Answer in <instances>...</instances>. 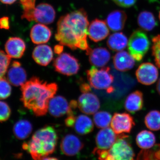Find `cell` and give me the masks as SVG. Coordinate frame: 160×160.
Here are the masks:
<instances>
[{"label": "cell", "instance_id": "cell-38", "mask_svg": "<svg viewBox=\"0 0 160 160\" xmlns=\"http://www.w3.org/2000/svg\"><path fill=\"white\" fill-rule=\"evenodd\" d=\"M9 18L4 17L0 18V28L2 29H9Z\"/></svg>", "mask_w": 160, "mask_h": 160}, {"label": "cell", "instance_id": "cell-27", "mask_svg": "<svg viewBox=\"0 0 160 160\" xmlns=\"http://www.w3.org/2000/svg\"><path fill=\"white\" fill-rule=\"evenodd\" d=\"M136 141L138 146L141 149H148L154 146L156 142V138L151 132L143 130L138 133Z\"/></svg>", "mask_w": 160, "mask_h": 160}, {"label": "cell", "instance_id": "cell-4", "mask_svg": "<svg viewBox=\"0 0 160 160\" xmlns=\"http://www.w3.org/2000/svg\"><path fill=\"white\" fill-rule=\"evenodd\" d=\"M127 135L119 134L112 146L107 150L95 148L93 153L99 160H135V154Z\"/></svg>", "mask_w": 160, "mask_h": 160}, {"label": "cell", "instance_id": "cell-35", "mask_svg": "<svg viewBox=\"0 0 160 160\" xmlns=\"http://www.w3.org/2000/svg\"><path fill=\"white\" fill-rule=\"evenodd\" d=\"M11 114V110L8 104L0 101V122H3L9 119Z\"/></svg>", "mask_w": 160, "mask_h": 160}, {"label": "cell", "instance_id": "cell-15", "mask_svg": "<svg viewBox=\"0 0 160 160\" xmlns=\"http://www.w3.org/2000/svg\"><path fill=\"white\" fill-rule=\"evenodd\" d=\"M27 73L21 63L13 61L7 72V80L10 84L15 86H22L26 82Z\"/></svg>", "mask_w": 160, "mask_h": 160}, {"label": "cell", "instance_id": "cell-19", "mask_svg": "<svg viewBox=\"0 0 160 160\" xmlns=\"http://www.w3.org/2000/svg\"><path fill=\"white\" fill-rule=\"evenodd\" d=\"M32 57L38 65L46 66L53 59V52L51 47L48 45H39L33 49Z\"/></svg>", "mask_w": 160, "mask_h": 160}, {"label": "cell", "instance_id": "cell-13", "mask_svg": "<svg viewBox=\"0 0 160 160\" xmlns=\"http://www.w3.org/2000/svg\"><path fill=\"white\" fill-rule=\"evenodd\" d=\"M55 17V10L50 4L41 3L36 7L34 21L40 24L49 25L54 22Z\"/></svg>", "mask_w": 160, "mask_h": 160}, {"label": "cell", "instance_id": "cell-26", "mask_svg": "<svg viewBox=\"0 0 160 160\" xmlns=\"http://www.w3.org/2000/svg\"><path fill=\"white\" fill-rule=\"evenodd\" d=\"M32 131V126L31 122L27 120H19L14 124L13 132L18 139H26L29 137Z\"/></svg>", "mask_w": 160, "mask_h": 160}, {"label": "cell", "instance_id": "cell-23", "mask_svg": "<svg viewBox=\"0 0 160 160\" xmlns=\"http://www.w3.org/2000/svg\"><path fill=\"white\" fill-rule=\"evenodd\" d=\"M144 106L143 95L142 92L137 90L132 92L126 98L125 109L131 113H135L142 109Z\"/></svg>", "mask_w": 160, "mask_h": 160}, {"label": "cell", "instance_id": "cell-42", "mask_svg": "<svg viewBox=\"0 0 160 160\" xmlns=\"http://www.w3.org/2000/svg\"><path fill=\"white\" fill-rule=\"evenodd\" d=\"M157 90L159 94L160 95V78L158 81L157 85Z\"/></svg>", "mask_w": 160, "mask_h": 160}, {"label": "cell", "instance_id": "cell-28", "mask_svg": "<svg viewBox=\"0 0 160 160\" xmlns=\"http://www.w3.org/2000/svg\"><path fill=\"white\" fill-rule=\"evenodd\" d=\"M139 26L146 31H151L158 25L155 18L152 12L147 11L142 12L138 18Z\"/></svg>", "mask_w": 160, "mask_h": 160}, {"label": "cell", "instance_id": "cell-41", "mask_svg": "<svg viewBox=\"0 0 160 160\" xmlns=\"http://www.w3.org/2000/svg\"><path fill=\"white\" fill-rule=\"evenodd\" d=\"M17 0H0L2 3L8 5H11L13 4L15 2H16Z\"/></svg>", "mask_w": 160, "mask_h": 160}, {"label": "cell", "instance_id": "cell-14", "mask_svg": "<svg viewBox=\"0 0 160 160\" xmlns=\"http://www.w3.org/2000/svg\"><path fill=\"white\" fill-rule=\"evenodd\" d=\"M119 134H117L112 128H103L100 130L96 137V149L107 150L113 145L118 138Z\"/></svg>", "mask_w": 160, "mask_h": 160}, {"label": "cell", "instance_id": "cell-16", "mask_svg": "<svg viewBox=\"0 0 160 160\" xmlns=\"http://www.w3.org/2000/svg\"><path fill=\"white\" fill-rule=\"evenodd\" d=\"M69 109V103L62 96L53 97L49 101L48 111L53 117H62L68 114Z\"/></svg>", "mask_w": 160, "mask_h": 160}, {"label": "cell", "instance_id": "cell-11", "mask_svg": "<svg viewBox=\"0 0 160 160\" xmlns=\"http://www.w3.org/2000/svg\"><path fill=\"white\" fill-rule=\"evenodd\" d=\"M84 144L79 138L72 134H68L62 139L60 144L61 151L67 156H74L84 147Z\"/></svg>", "mask_w": 160, "mask_h": 160}, {"label": "cell", "instance_id": "cell-5", "mask_svg": "<svg viewBox=\"0 0 160 160\" xmlns=\"http://www.w3.org/2000/svg\"><path fill=\"white\" fill-rule=\"evenodd\" d=\"M110 71L109 67L99 69L93 66L87 70V79L90 86L95 89H105L108 92H112L113 89L111 85L114 81V77Z\"/></svg>", "mask_w": 160, "mask_h": 160}, {"label": "cell", "instance_id": "cell-24", "mask_svg": "<svg viewBox=\"0 0 160 160\" xmlns=\"http://www.w3.org/2000/svg\"><path fill=\"white\" fill-rule=\"evenodd\" d=\"M73 127L78 134L85 135L93 131L94 125L90 118L82 114L77 117Z\"/></svg>", "mask_w": 160, "mask_h": 160}, {"label": "cell", "instance_id": "cell-3", "mask_svg": "<svg viewBox=\"0 0 160 160\" xmlns=\"http://www.w3.org/2000/svg\"><path fill=\"white\" fill-rule=\"evenodd\" d=\"M58 135L52 126H45L37 130L22 148L31 156L33 160H42L52 154L57 145Z\"/></svg>", "mask_w": 160, "mask_h": 160}, {"label": "cell", "instance_id": "cell-7", "mask_svg": "<svg viewBox=\"0 0 160 160\" xmlns=\"http://www.w3.org/2000/svg\"><path fill=\"white\" fill-rule=\"evenodd\" d=\"M55 70L61 74L71 76L77 74L80 69L78 60L69 53H61L53 61Z\"/></svg>", "mask_w": 160, "mask_h": 160}, {"label": "cell", "instance_id": "cell-17", "mask_svg": "<svg viewBox=\"0 0 160 160\" xmlns=\"http://www.w3.org/2000/svg\"><path fill=\"white\" fill-rule=\"evenodd\" d=\"M86 54L89 56V62L91 65L96 67H104L109 62L111 58L109 52L103 47L91 49Z\"/></svg>", "mask_w": 160, "mask_h": 160}, {"label": "cell", "instance_id": "cell-10", "mask_svg": "<svg viewBox=\"0 0 160 160\" xmlns=\"http://www.w3.org/2000/svg\"><path fill=\"white\" fill-rule=\"evenodd\" d=\"M78 104L80 111L88 115L94 114L100 107L98 98L90 91L82 92L78 98Z\"/></svg>", "mask_w": 160, "mask_h": 160}, {"label": "cell", "instance_id": "cell-20", "mask_svg": "<svg viewBox=\"0 0 160 160\" xmlns=\"http://www.w3.org/2000/svg\"><path fill=\"white\" fill-rule=\"evenodd\" d=\"M32 42L35 44L48 42L52 36V32L49 27L44 24L35 25L32 28L30 33Z\"/></svg>", "mask_w": 160, "mask_h": 160}, {"label": "cell", "instance_id": "cell-31", "mask_svg": "<svg viewBox=\"0 0 160 160\" xmlns=\"http://www.w3.org/2000/svg\"><path fill=\"white\" fill-rule=\"evenodd\" d=\"M93 122L98 128L108 127L111 122L112 116L108 112H97L93 116Z\"/></svg>", "mask_w": 160, "mask_h": 160}, {"label": "cell", "instance_id": "cell-25", "mask_svg": "<svg viewBox=\"0 0 160 160\" xmlns=\"http://www.w3.org/2000/svg\"><path fill=\"white\" fill-rule=\"evenodd\" d=\"M127 37L123 32H115L109 36L107 42L109 49L113 51L120 52L126 49L128 45Z\"/></svg>", "mask_w": 160, "mask_h": 160}, {"label": "cell", "instance_id": "cell-12", "mask_svg": "<svg viewBox=\"0 0 160 160\" xmlns=\"http://www.w3.org/2000/svg\"><path fill=\"white\" fill-rule=\"evenodd\" d=\"M109 34V27L105 21L95 19L89 24L88 35L89 38L95 42L106 39Z\"/></svg>", "mask_w": 160, "mask_h": 160}, {"label": "cell", "instance_id": "cell-36", "mask_svg": "<svg viewBox=\"0 0 160 160\" xmlns=\"http://www.w3.org/2000/svg\"><path fill=\"white\" fill-rule=\"evenodd\" d=\"M118 6L123 8H129L136 2L137 0H112Z\"/></svg>", "mask_w": 160, "mask_h": 160}, {"label": "cell", "instance_id": "cell-33", "mask_svg": "<svg viewBox=\"0 0 160 160\" xmlns=\"http://www.w3.org/2000/svg\"><path fill=\"white\" fill-rule=\"evenodd\" d=\"M11 58L0 49V78H3L10 65Z\"/></svg>", "mask_w": 160, "mask_h": 160}, {"label": "cell", "instance_id": "cell-30", "mask_svg": "<svg viewBox=\"0 0 160 160\" xmlns=\"http://www.w3.org/2000/svg\"><path fill=\"white\" fill-rule=\"evenodd\" d=\"M145 123L146 127L153 131L160 129V112L152 110L146 115L145 118Z\"/></svg>", "mask_w": 160, "mask_h": 160}, {"label": "cell", "instance_id": "cell-6", "mask_svg": "<svg viewBox=\"0 0 160 160\" xmlns=\"http://www.w3.org/2000/svg\"><path fill=\"white\" fill-rule=\"evenodd\" d=\"M149 46L150 42L147 35L139 29L132 32L128 41L129 53L138 62L142 60L149 50Z\"/></svg>", "mask_w": 160, "mask_h": 160}, {"label": "cell", "instance_id": "cell-40", "mask_svg": "<svg viewBox=\"0 0 160 160\" xmlns=\"http://www.w3.org/2000/svg\"><path fill=\"white\" fill-rule=\"evenodd\" d=\"M90 86L87 83H84L81 85L80 87V90L82 92H87L90 91Z\"/></svg>", "mask_w": 160, "mask_h": 160}, {"label": "cell", "instance_id": "cell-8", "mask_svg": "<svg viewBox=\"0 0 160 160\" xmlns=\"http://www.w3.org/2000/svg\"><path fill=\"white\" fill-rule=\"evenodd\" d=\"M135 125L133 118L126 112L114 113L112 118L111 128L117 134L129 133Z\"/></svg>", "mask_w": 160, "mask_h": 160}, {"label": "cell", "instance_id": "cell-44", "mask_svg": "<svg viewBox=\"0 0 160 160\" xmlns=\"http://www.w3.org/2000/svg\"><path fill=\"white\" fill-rule=\"evenodd\" d=\"M159 19L160 20V11L159 12Z\"/></svg>", "mask_w": 160, "mask_h": 160}, {"label": "cell", "instance_id": "cell-43", "mask_svg": "<svg viewBox=\"0 0 160 160\" xmlns=\"http://www.w3.org/2000/svg\"><path fill=\"white\" fill-rule=\"evenodd\" d=\"M42 160H59L58 159L53 157H46L43 158Z\"/></svg>", "mask_w": 160, "mask_h": 160}, {"label": "cell", "instance_id": "cell-18", "mask_svg": "<svg viewBox=\"0 0 160 160\" xmlns=\"http://www.w3.org/2000/svg\"><path fill=\"white\" fill-rule=\"evenodd\" d=\"M6 54L13 58H21L26 49V45L22 39L18 37H11L7 40L5 44Z\"/></svg>", "mask_w": 160, "mask_h": 160}, {"label": "cell", "instance_id": "cell-39", "mask_svg": "<svg viewBox=\"0 0 160 160\" xmlns=\"http://www.w3.org/2000/svg\"><path fill=\"white\" fill-rule=\"evenodd\" d=\"M64 49V47L63 45L60 44V45H56L54 46V52L56 54H61L62 53Z\"/></svg>", "mask_w": 160, "mask_h": 160}, {"label": "cell", "instance_id": "cell-37", "mask_svg": "<svg viewBox=\"0 0 160 160\" xmlns=\"http://www.w3.org/2000/svg\"><path fill=\"white\" fill-rule=\"evenodd\" d=\"M76 117L75 115H67V118L65 120V125L66 126L69 127H73Z\"/></svg>", "mask_w": 160, "mask_h": 160}, {"label": "cell", "instance_id": "cell-29", "mask_svg": "<svg viewBox=\"0 0 160 160\" xmlns=\"http://www.w3.org/2000/svg\"><path fill=\"white\" fill-rule=\"evenodd\" d=\"M19 1L23 9L22 19H25L29 22L34 21V12L36 0H19Z\"/></svg>", "mask_w": 160, "mask_h": 160}, {"label": "cell", "instance_id": "cell-2", "mask_svg": "<svg viewBox=\"0 0 160 160\" xmlns=\"http://www.w3.org/2000/svg\"><path fill=\"white\" fill-rule=\"evenodd\" d=\"M21 101L24 107L41 117L47 113L49 101L57 92L58 86L33 77L21 86Z\"/></svg>", "mask_w": 160, "mask_h": 160}, {"label": "cell", "instance_id": "cell-9", "mask_svg": "<svg viewBox=\"0 0 160 160\" xmlns=\"http://www.w3.org/2000/svg\"><path fill=\"white\" fill-rule=\"evenodd\" d=\"M136 76L139 82L149 86L156 82L158 77V71L152 63H143L137 69Z\"/></svg>", "mask_w": 160, "mask_h": 160}, {"label": "cell", "instance_id": "cell-32", "mask_svg": "<svg viewBox=\"0 0 160 160\" xmlns=\"http://www.w3.org/2000/svg\"><path fill=\"white\" fill-rule=\"evenodd\" d=\"M11 92V86L8 80L4 78H0V100L9 98Z\"/></svg>", "mask_w": 160, "mask_h": 160}, {"label": "cell", "instance_id": "cell-21", "mask_svg": "<svg viewBox=\"0 0 160 160\" xmlns=\"http://www.w3.org/2000/svg\"><path fill=\"white\" fill-rule=\"evenodd\" d=\"M113 65L115 68L119 71L126 72L133 68L135 59L127 52H118L113 58Z\"/></svg>", "mask_w": 160, "mask_h": 160}, {"label": "cell", "instance_id": "cell-1", "mask_svg": "<svg viewBox=\"0 0 160 160\" xmlns=\"http://www.w3.org/2000/svg\"><path fill=\"white\" fill-rule=\"evenodd\" d=\"M89 26L88 15L84 9L72 12L58 21L56 39L72 50L79 49L86 53L91 49L87 42Z\"/></svg>", "mask_w": 160, "mask_h": 160}, {"label": "cell", "instance_id": "cell-34", "mask_svg": "<svg viewBox=\"0 0 160 160\" xmlns=\"http://www.w3.org/2000/svg\"><path fill=\"white\" fill-rule=\"evenodd\" d=\"M152 56L154 57L156 64L160 69V34L154 37L152 39Z\"/></svg>", "mask_w": 160, "mask_h": 160}, {"label": "cell", "instance_id": "cell-22", "mask_svg": "<svg viewBox=\"0 0 160 160\" xmlns=\"http://www.w3.org/2000/svg\"><path fill=\"white\" fill-rule=\"evenodd\" d=\"M126 19L127 15L125 12L122 10H115L108 15L106 23L112 31H121L124 28Z\"/></svg>", "mask_w": 160, "mask_h": 160}]
</instances>
